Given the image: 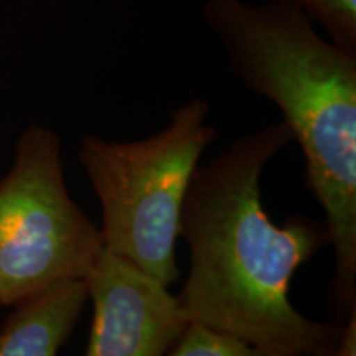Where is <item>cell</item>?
Segmentation results:
<instances>
[{"label": "cell", "mask_w": 356, "mask_h": 356, "mask_svg": "<svg viewBox=\"0 0 356 356\" xmlns=\"http://www.w3.org/2000/svg\"><path fill=\"white\" fill-rule=\"evenodd\" d=\"M292 140L286 122L267 124L193 172L180 216L190 267L178 309L261 356H335L340 325L305 317L289 300L292 275L330 248L327 222L292 215L275 225L262 204V172Z\"/></svg>", "instance_id": "1"}, {"label": "cell", "mask_w": 356, "mask_h": 356, "mask_svg": "<svg viewBox=\"0 0 356 356\" xmlns=\"http://www.w3.org/2000/svg\"><path fill=\"white\" fill-rule=\"evenodd\" d=\"M203 17L231 73L277 106L299 142L330 233L333 323H345L356 314V51L323 40L291 0H207Z\"/></svg>", "instance_id": "2"}, {"label": "cell", "mask_w": 356, "mask_h": 356, "mask_svg": "<svg viewBox=\"0 0 356 356\" xmlns=\"http://www.w3.org/2000/svg\"><path fill=\"white\" fill-rule=\"evenodd\" d=\"M208 114L210 102L195 96L145 139L115 142L88 134L79 140V165L102 210L104 248L165 286L178 279L175 244L186 188L218 136Z\"/></svg>", "instance_id": "3"}, {"label": "cell", "mask_w": 356, "mask_h": 356, "mask_svg": "<svg viewBox=\"0 0 356 356\" xmlns=\"http://www.w3.org/2000/svg\"><path fill=\"white\" fill-rule=\"evenodd\" d=\"M102 248L101 228L66 188L60 136L29 124L0 180V307L55 280L86 277Z\"/></svg>", "instance_id": "4"}, {"label": "cell", "mask_w": 356, "mask_h": 356, "mask_svg": "<svg viewBox=\"0 0 356 356\" xmlns=\"http://www.w3.org/2000/svg\"><path fill=\"white\" fill-rule=\"evenodd\" d=\"M84 279L92 302L86 356L167 355L188 323L168 286L106 248Z\"/></svg>", "instance_id": "5"}, {"label": "cell", "mask_w": 356, "mask_h": 356, "mask_svg": "<svg viewBox=\"0 0 356 356\" xmlns=\"http://www.w3.org/2000/svg\"><path fill=\"white\" fill-rule=\"evenodd\" d=\"M88 300L84 277L55 280L24 297L0 327V356H55Z\"/></svg>", "instance_id": "6"}, {"label": "cell", "mask_w": 356, "mask_h": 356, "mask_svg": "<svg viewBox=\"0 0 356 356\" xmlns=\"http://www.w3.org/2000/svg\"><path fill=\"white\" fill-rule=\"evenodd\" d=\"M168 356H261L254 346L233 333L188 322Z\"/></svg>", "instance_id": "7"}, {"label": "cell", "mask_w": 356, "mask_h": 356, "mask_svg": "<svg viewBox=\"0 0 356 356\" xmlns=\"http://www.w3.org/2000/svg\"><path fill=\"white\" fill-rule=\"evenodd\" d=\"M327 30L338 47L356 51V0H291Z\"/></svg>", "instance_id": "8"}, {"label": "cell", "mask_w": 356, "mask_h": 356, "mask_svg": "<svg viewBox=\"0 0 356 356\" xmlns=\"http://www.w3.org/2000/svg\"><path fill=\"white\" fill-rule=\"evenodd\" d=\"M356 355V314L340 325V338L335 356H355Z\"/></svg>", "instance_id": "9"}]
</instances>
